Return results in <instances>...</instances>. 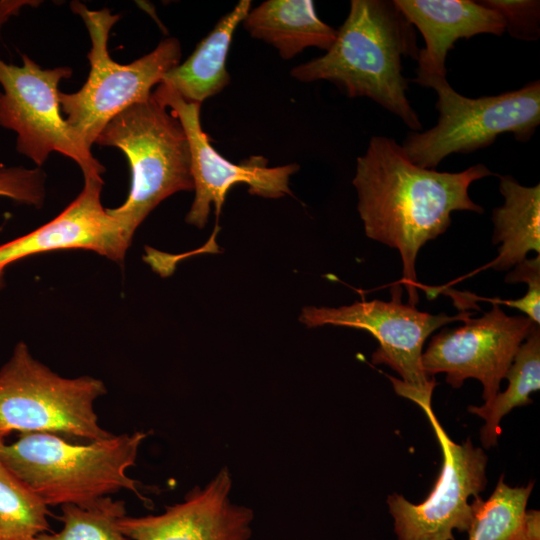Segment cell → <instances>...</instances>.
<instances>
[{"label": "cell", "mask_w": 540, "mask_h": 540, "mask_svg": "<svg viewBox=\"0 0 540 540\" xmlns=\"http://www.w3.org/2000/svg\"><path fill=\"white\" fill-rule=\"evenodd\" d=\"M242 24L253 38L275 47L285 60L307 47L327 51L337 34L318 17L311 0H267L250 10Z\"/></svg>", "instance_id": "e0dca14e"}, {"label": "cell", "mask_w": 540, "mask_h": 540, "mask_svg": "<svg viewBox=\"0 0 540 540\" xmlns=\"http://www.w3.org/2000/svg\"><path fill=\"white\" fill-rule=\"evenodd\" d=\"M443 329L434 335L422 354V366L429 377L446 374V382L459 388L475 378L483 385V399L489 403L499 393L500 383L534 323L527 316H509L498 304L480 318Z\"/></svg>", "instance_id": "7c38bea8"}, {"label": "cell", "mask_w": 540, "mask_h": 540, "mask_svg": "<svg viewBox=\"0 0 540 540\" xmlns=\"http://www.w3.org/2000/svg\"><path fill=\"white\" fill-rule=\"evenodd\" d=\"M48 505L0 461V540H35L49 531Z\"/></svg>", "instance_id": "44dd1931"}, {"label": "cell", "mask_w": 540, "mask_h": 540, "mask_svg": "<svg viewBox=\"0 0 540 540\" xmlns=\"http://www.w3.org/2000/svg\"><path fill=\"white\" fill-rule=\"evenodd\" d=\"M60 507L62 529L41 533L35 540H128L118 527L119 519L126 515L122 500L107 496L84 506Z\"/></svg>", "instance_id": "7402d4cb"}, {"label": "cell", "mask_w": 540, "mask_h": 540, "mask_svg": "<svg viewBox=\"0 0 540 540\" xmlns=\"http://www.w3.org/2000/svg\"><path fill=\"white\" fill-rule=\"evenodd\" d=\"M438 96L439 118L434 127L412 132L402 148L411 162L433 169L452 153H470L492 144L504 133L528 141L540 123V83L496 96L468 98L456 92L446 77L416 81Z\"/></svg>", "instance_id": "52a82bcc"}, {"label": "cell", "mask_w": 540, "mask_h": 540, "mask_svg": "<svg viewBox=\"0 0 540 540\" xmlns=\"http://www.w3.org/2000/svg\"><path fill=\"white\" fill-rule=\"evenodd\" d=\"M483 5L498 12L505 30L523 40H536L540 34V2L535 0H485Z\"/></svg>", "instance_id": "603a6c76"}, {"label": "cell", "mask_w": 540, "mask_h": 540, "mask_svg": "<svg viewBox=\"0 0 540 540\" xmlns=\"http://www.w3.org/2000/svg\"><path fill=\"white\" fill-rule=\"evenodd\" d=\"M106 393L100 379L62 377L18 342L0 369V429L61 434L88 442L111 437L100 426L94 408Z\"/></svg>", "instance_id": "8992f818"}, {"label": "cell", "mask_w": 540, "mask_h": 540, "mask_svg": "<svg viewBox=\"0 0 540 540\" xmlns=\"http://www.w3.org/2000/svg\"><path fill=\"white\" fill-rule=\"evenodd\" d=\"M505 378L508 387L491 402L469 406L468 411L485 420L480 438L485 448L497 444L500 420L512 409L532 403L530 394L540 389V330L534 325L519 347Z\"/></svg>", "instance_id": "d6986e66"}, {"label": "cell", "mask_w": 540, "mask_h": 540, "mask_svg": "<svg viewBox=\"0 0 540 540\" xmlns=\"http://www.w3.org/2000/svg\"><path fill=\"white\" fill-rule=\"evenodd\" d=\"M83 176L82 191L58 216L34 231L0 245V286L9 264L35 254L87 249L114 262L123 261L131 242L117 219L101 203V174Z\"/></svg>", "instance_id": "5bb4252c"}, {"label": "cell", "mask_w": 540, "mask_h": 540, "mask_svg": "<svg viewBox=\"0 0 540 540\" xmlns=\"http://www.w3.org/2000/svg\"><path fill=\"white\" fill-rule=\"evenodd\" d=\"M22 66L0 58V126L16 133V149L41 166L51 152L71 158L83 174L104 172L61 114L58 86L70 67L42 68L22 54Z\"/></svg>", "instance_id": "9c48e42d"}, {"label": "cell", "mask_w": 540, "mask_h": 540, "mask_svg": "<svg viewBox=\"0 0 540 540\" xmlns=\"http://www.w3.org/2000/svg\"><path fill=\"white\" fill-rule=\"evenodd\" d=\"M532 489L533 482L511 487L502 475L487 500L473 497L468 540H518Z\"/></svg>", "instance_id": "ffe728a7"}, {"label": "cell", "mask_w": 540, "mask_h": 540, "mask_svg": "<svg viewBox=\"0 0 540 540\" xmlns=\"http://www.w3.org/2000/svg\"><path fill=\"white\" fill-rule=\"evenodd\" d=\"M507 283L525 282L527 293L517 299V309L524 312L534 323H540V256L525 259L515 266L505 278Z\"/></svg>", "instance_id": "d4e9b609"}, {"label": "cell", "mask_w": 540, "mask_h": 540, "mask_svg": "<svg viewBox=\"0 0 540 540\" xmlns=\"http://www.w3.org/2000/svg\"><path fill=\"white\" fill-rule=\"evenodd\" d=\"M0 197L16 202L42 206L45 198V174L40 168H0Z\"/></svg>", "instance_id": "cb8c5ba5"}, {"label": "cell", "mask_w": 540, "mask_h": 540, "mask_svg": "<svg viewBox=\"0 0 540 540\" xmlns=\"http://www.w3.org/2000/svg\"><path fill=\"white\" fill-rule=\"evenodd\" d=\"M412 24L394 1L352 0L326 53L291 70L301 82L327 80L347 96L368 97L415 132L422 129L406 91L403 57L417 59Z\"/></svg>", "instance_id": "7a4b0ae2"}, {"label": "cell", "mask_w": 540, "mask_h": 540, "mask_svg": "<svg viewBox=\"0 0 540 540\" xmlns=\"http://www.w3.org/2000/svg\"><path fill=\"white\" fill-rule=\"evenodd\" d=\"M407 20L425 40L419 50L414 82L446 77L445 61L454 43L478 34L502 35L505 22L495 10L470 0H395Z\"/></svg>", "instance_id": "9a60e30c"}, {"label": "cell", "mask_w": 540, "mask_h": 540, "mask_svg": "<svg viewBox=\"0 0 540 540\" xmlns=\"http://www.w3.org/2000/svg\"><path fill=\"white\" fill-rule=\"evenodd\" d=\"M471 312L454 316L444 313L432 315L416 306L401 302V288L393 290L390 301H356L338 308L304 307L299 320L307 327L324 325L362 329L372 334L379 343L372 354V363L385 364L401 377H390L397 394L417 405L431 402L436 385L422 366L426 339L447 323L465 321Z\"/></svg>", "instance_id": "ba28073f"}, {"label": "cell", "mask_w": 540, "mask_h": 540, "mask_svg": "<svg viewBox=\"0 0 540 540\" xmlns=\"http://www.w3.org/2000/svg\"><path fill=\"white\" fill-rule=\"evenodd\" d=\"M491 174L480 163L456 173L420 167L395 139L385 136L372 137L357 158L352 183L365 233L399 251L408 304L416 306L419 301L415 263L420 248L447 230L452 212L483 213L468 189Z\"/></svg>", "instance_id": "6da1fadb"}, {"label": "cell", "mask_w": 540, "mask_h": 540, "mask_svg": "<svg viewBox=\"0 0 540 540\" xmlns=\"http://www.w3.org/2000/svg\"><path fill=\"white\" fill-rule=\"evenodd\" d=\"M148 433L72 444L51 433H20L5 444L0 461L48 506H84L119 490L141 499L138 482L127 475Z\"/></svg>", "instance_id": "3957f363"}, {"label": "cell", "mask_w": 540, "mask_h": 540, "mask_svg": "<svg viewBox=\"0 0 540 540\" xmlns=\"http://www.w3.org/2000/svg\"><path fill=\"white\" fill-rule=\"evenodd\" d=\"M502 206L493 210V244L501 243L498 256L483 268L510 269L530 251L540 253V185L526 187L511 176H500Z\"/></svg>", "instance_id": "ac0fdd59"}, {"label": "cell", "mask_w": 540, "mask_h": 540, "mask_svg": "<svg viewBox=\"0 0 540 540\" xmlns=\"http://www.w3.org/2000/svg\"><path fill=\"white\" fill-rule=\"evenodd\" d=\"M180 121L185 132L191 158L194 200L186 222L202 229L208 222L211 205L218 219L228 191L239 183L248 185V192L264 198L291 195L289 180L299 170L290 163L268 167L263 156H251L236 164L227 160L212 146L200 121V104L187 102L168 86L159 83L152 93Z\"/></svg>", "instance_id": "8fae6325"}, {"label": "cell", "mask_w": 540, "mask_h": 540, "mask_svg": "<svg viewBox=\"0 0 540 540\" xmlns=\"http://www.w3.org/2000/svg\"><path fill=\"white\" fill-rule=\"evenodd\" d=\"M96 144L120 149L131 170L126 201L108 209L131 242L138 226L164 199L194 189L188 141L177 117L151 94L111 119Z\"/></svg>", "instance_id": "277c9868"}, {"label": "cell", "mask_w": 540, "mask_h": 540, "mask_svg": "<svg viewBox=\"0 0 540 540\" xmlns=\"http://www.w3.org/2000/svg\"><path fill=\"white\" fill-rule=\"evenodd\" d=\"M231 490L232 476L224 467L160 514L123 516L119 530L131 540H249L254 512L233 503Z\"/></svg>", "instance_id": "4fadbf2b"}, {"label": "cell", "mask_w": 540, "mask_h": 540, "mask_svg": "<svg viewBox=\"0 0 540 540\" xmlns=\"http://www.w3.org/2000/svg\"><path fill=\"white\" fill-rule=\"evenodd\" d=\"M71 9L78 14L89 33L91 48L87 55L90 72L77 92L59 94L61 111L89 151L107 123L128 107L151 96V89L180 63L181 44L173 37L161 41L143 57L129 63L115 62L108 51L109 33L119 15L108 9L90 10L74 1Z\"/></svg>", "instance_id": "5b68a950"}, {"label": "cell", "mask_w": 540, "mask_h": 540, "mask_svg": "<svg viewBox=\"0 0 540 540\" xmlns=\"http://www.w3.org/2000/svg\"><path fill=\"white\" fill-rule=\"evenodd\" d=\"M518 540H540V512L526 510Z\"/></svg>", "instance_id": "484cf974"}, {"label": "cell", "mask_w": 540, "mask_h": 540, "mask_svg": "<svg viewBox=\"0 0 540 540\" xmlns=\"http://www.w3.org/2000/svg\"><path fill=\"white\" fill-rule=\"evenodd\" d=\"M9 433L5 430L0 429V451L2 447L5 445V438Z\"/></svg>", "instance_id": "4316f807"}, {"label": "cell", "mask_w": 540, "mask_h": 540, "mask_svg": "<svg viewBox=\"0 0 540 540\" xmlns=\"http://www.w3.org/2000/svg\"><path fill=\"white\" fill-rule=\"evenodd\" d=\"M428 418L442 451V467L427 498L414 504L404 496L387 498L398 540H455L453 531L466 532L472 509L469 498L481 493L487 483V456L470 439L451 440L435 416L431 402L418 405Z\"/></svg>", "instance_id": "30bf717a"}, {"label": "cell", "mask_w": 540, "mask_h": 540, "mask_svg": "<svg viewBox=\"0 0 540 540\" xmlns=\"http://www.w3.org/2000/svg\"><path fill=\"white\" fill-rule=\"evenodd\" d=\"M250 10V0L239 1L197 44L193 53L168 71L160 83L185 101L200 105L220 93L230 82L226 60L234 32Z\"/></svg>", "instance_id": "2e32d148"}]
</instances>
